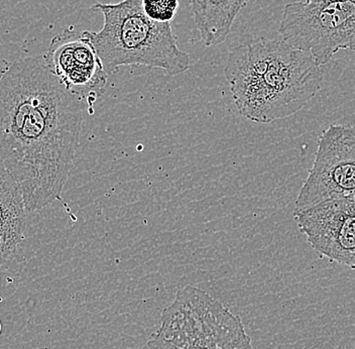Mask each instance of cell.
Masks as SVG:
<instances>
[{"instance_id": "cell-9", "label": "cell", "mask_w": 355, "mask_h": 349, "mask_svg": "<svg viewBox=\"0 0 355 349\" xmlns=\"http://www.w3.org/2000/svg\"><path fill=\"white\" fill-rule=\"evenodd\" d=\"M26 213L21 189L0 162V266L17 253L24 239Z\"/></svg>"}, {"instance_id": "cell-2", "label": "cell", "mask_w": 355, "mask_h": 349, "mask_svg": "<svg viewBox=\"0 0 355 349\" xmlns=\"http://www.w3.org/2000/svg\"><path fill=\"white\" fill-rule=\"evenodd\" d=\"M224 76L239 114L270 124L303 110L321 90L324 71L282 37H261L233 49Z\"/></svg>"}, {"instance_id": "cell-5", "label": "cell", "mask_w": 355, "mask_h": 349, "mask_svg": "<svg viewBox=\"0 0 355 349\" xmlns=\"http://www.w3.org/2000/svg\"><path fill=\"white\" fill-rule=\"evenodd\" d=\"M279 35L319 66L341 50L355 52V0H306L286 6Z\"/></svg>"}, {"instance_id": "cell-10", "label": "cell", "mask_w": 355, "mask_h": 349, "mask_svg": "<svg viewBox=\"0 0 355 349\" xmlns=\"http://www.w3.org/2000/svg\"><path fill=\"white\" fill-rule=\"evenodd\" d=\"M248 0H189L200 41L205 46L226 41L237 15Z\"/></svg>"}, {"instance_id": "cell-11", "label": "cell", "mask_w": 355, "mask_h": 349, "mask_svg": "<svg viewBox=\"0 0 355 349\" xmlns=\"http://www.w3.org/2000/svg\"><path fill=\"white\" fill-rule=\"evenodd\" d=\"M144 13L154 22L171 24L179 10V0H141Z\"/></svg>"}, {"instance_id": "cell-7", "label": "cell", "mask_w": 355, "mask_h": 349, "mask_svg": "<svg viewBox=\"0 0 355 349\" xmlns=\"http://www.w3.org/2000/svg\"><path fill=\"white\" fill-rule=\"evenodd\" d=\"M44 60L64 87L90 108L105 93L108 74L88 31L65 28L53 37Z\"/></svg>"}, {"instance_id": "cell-1", "label": "cell", "mask_w": 355, "mask_h": 349, "mask_svg": "<svg viewBox=\"0 0 355 349\" xmlns=\"http://www.w3.org/2000/svg\"><path fill=\"white\" fill-rule=\"evenodd\" d=\"M83 108L44 60L24 58L0 75V162L28 212L61 199L79 148Z\"/></svg>"}, {"instance_id": "cell-4", "label": "cell", "mask_w": 355, "mask_h": 349, "mask_svg": "<svg viewBox=\"0 0 355 349\" xmlns=\"http://www.w3.org/2000/svg\"><path fill=\"white\" fill-rule=\"evenodd\" d=\"M148 348L254 349L241 318L194 286L178 291Z\"/></svg>"}, {"instance_id": "cell-8", "label": "cell", "mask_w": 355, "mask_h": 349, "mask_svg": "<svg viewBox=\"0 0 355 349\" xmlns=\"http://www.w3.org/2000/svg\"><path fill=\"white\" fill-rule=\"evenodd\" d=\"M293 214L299 230L320 257L355 271V194Z\"/></svg>"}, {"instance_id": "cell-6", "label": "cell", "mask_w": 355, "mask_h": 349, "mask_svg": "<svg viewBox=\"0 0 355 349\" xmlns=\"http://www.w3.org/2000/svg\"><path fill=\"white\" fill-rule=\"evenodd\" d=\"M355 194V126L331 124L322 133L314 163L300 189L294 212Z\"/></svg>"}, {"instance_id": "cell-12", "label": "cell", "mask_w": 355, "mask_h": 349, "mask_svg": "<svg viewBox=\"0 0 355 349\" xmlns=\"http://www.w3.org/2000/svg\"><path fill=\"white\" fill-rule=\"evenodd\" d=\"M1 331H2V325H1V322H0V334H1Z\"/></svg>"}, {"instance_id": "cell-3", "label": "cell", "mask_w": 355, "mask_h": 349, "mask_svg": "<svg viewBox=\"0 0 355 349\" xmlns=\"http://www.w3.org/2000/svg\"><path fill=\"white\" fill-rule=\"evenodd\" d=\"M92 8L102 13L104 24L88 35L108 75L124 66L159 69L170 76L190 69V55L178 46L172 24L150 19L141 0L95 3Z\"/></svg>"}]
</instances>
